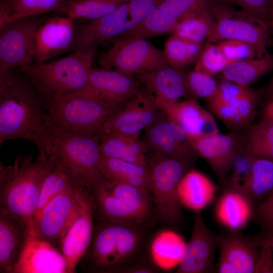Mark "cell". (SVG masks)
Segmentation results:
<instances>
[{
	"label": "cell",
	"instance_id": "8",
	"mask_svg": "<svg viewBox=\"0 0 273 273\" xmlns=\"http://www.w3.org/2000/svg\"><path fill=\"white\" fill-rule=\"evenodd\" d=\"M48 155L66 172L75 187L90 191L104 177L98 165L101 152L97 135L55 136Z\"/></svg>",
	"mask_w": 273,
	"mask_h": 273
},
{
	"label": "cell",
	"instance_id": "49",
	"mask_svg": "<svg viewBox=\"0 0 273 273\" xmlns=\"http://www.w3.org/2000/svg\"><path fill=\"white\" fill-rule=\"evenodd\" d=\"M265 93L269 101L273 100V76L265 88Z\"/></svg>",
	"mask_w": 273,
	"mask_h": 273
},
{
	"label": "cell",
	"instance_id": "43",
	"mask_svg": "<svg viewBox=\"0 0 273 273\" xmlns=\"http://www.w3.org/2000/svg\"><path fill=\"white\" fill-rule=\"evenodd\" d=\"M253 159L254 157L246 153L243 149L236 157L230 171V177L224 185L242 189L250 174Z\"/></svg>",
	"mask_w": 273,
	"mask_h": 273
},
{
	"label": "cell",
	"instance_id": "30",
	"mask_svg": "<svg viewBox=\"0 0 273 273\" xmlns=\"http://www.w3.org/2000/svg\"><path fill=\"white\" fill-rule=\"evenodd\" d=\"M140 137L119 134L102 135L98 138L101 154L147 167V150Z\"/></svg>",
	"mask_w": 273,
	"mask_h": 273
},
{
	"label": "cell",
	"instance_id": "50",
	"mask_svg": "<svg viewBox=\"0 0 273 273\" xmlns=\"http://www.w3.org/2000/svg\"><path fill=\"white\" fill-rule=\"evenodd\" d=\"M264 116L273 119V100L269 101L267 103L264 111Z\"/></svg>",
	"mask_w": 273,
	"mask_h": 273
},
{
	"label": "cell",
	"instance_id": "17",
	"mask_svg": "<svg viewBox=\"0 0 273 273\" xmlns=\"http://www.w3.org/2000/svg\"><path fill=\"white\" fill-rule=\"evenodd\" d=\"M75 188L79 214L61 243V252L66 261L69 273L74 271L88 249L94 232V211L90 192L83 187Z\"/></svg>",
	"mask_w": 273,
	"mask_h": 273
},
{
	"label": "cell",
	"instance_id": "33",
	"mask_svg": "<svg viewBox=\"0 0 273 273\" xmlns=\"http://www.w3.org/2000/svg\"><path fill=\"white\" fill-rule=\"evenodd\" d=\"M273 71V55L230 63L221 72V78L249 87Z\"/></svg>",
	"mask_w": 273,
	"mask_h": 273
},
{
	"label": "cell",
	"instance_id": "1",
	"mask_svg": "<svg viewBox=\"0 0 273 273\" xmlns=\"http://www.w3.org/2000/svg\"><path fill=\"white\" fill-rule=\"evenodd\" d=\"M0 73V145L21 139L46 155L53 137L48 127L50 103L22 71Z\"/></svg>",
	"mask_w": 273,
	"mask_h": 273
},
{
	"label": "cell",
	"instance_id": "5",
	"mask_svg": "<svg viewBox=\"0 0 273 273\" xmlns=\"http://www.w3.org/2000/svg\"><path fill=\"white\" fill-rule=\"evenodd\" d=\"M95 53L74 51L57 60L34 62L24 73L51 104L86 86Z\"/></svg>",
	"mask_w": 273,
	"mask_h": 273
},
{
	"label": "cell",
	"instance_id": "10",
	"mask_svg": "<svg viewBox=\"0 0 273 273\" xmlns=\"http://www.w3.org/2000/svg\"><path fill=\"white\" fill-rule=\"evenodd\" d=\"M216 94L206 100L210 112L231 131H242L252 124L256 114L258 95L221 78Z\"/></svg>",
	"mask_w": 273,
	"mask_h": 273
},
{
	"label": "cell",
	"instance_id": "39",
	"mask_svg": "<svg viewBox=\"0 0 273 273\" xmlns=\"http://www.w3.org/2000/svg\"><path fill=\"white\" fill-rule=\"evenodd\" d=\"M73 187L74 186L68 174L55 164L42 185L34 218L54 198Z\"/></svg>",
	"mask_w": 273,
	"mask_h": 273
},
{
	"label": "cell",
	"instance_id": "14",
	"mask_svg": "<svg viewBox=\"0 0 273 273\" xmlns=\"http://www.w3.org/2000/svg\"><path fill=\"white\" fill-rule=\"evenodd\" d=\"M146 90L133 75L116 69L93 68L86 86L63 98H82L121 103Z\"/></svg>",
	"mask_w": 273,
	"mask_h": 273
},
{
	"label": "cell",
	"instance_id": "44",
	"mask_svg": "<svg viewBox=\"0 0 273 273\" xmlns=\"http://www.w3.org/2000/svg\"><path fill=\"white\" fill-rule=\"evenodd\" d=\"M222 1L224 3L238 6L256 19L269 25L273 0Z\"/></svg>",
	"mask_w": 273,
	"mask_h": 273
},
{
	"label": "cell",
	"instance_id": "11",
	"mask_svg": "<svg viewBox=\"0 0 273 273\" xmlns=\"http://www.w3.org/2000/svg\"><path fill=\"white\" fill-rule=\"evenodd\" d=\"M112 41V47L99 57V64L102 68L134 75L169 66L163 51L145 39L115 38Z\"/></svg>",
	"mask_w": 273,
	"mask_h": 273
},
{
	"label": "cell",
	"instance_id": "3",
	"mask_svg": "<svg viewBox=\"0 0 273 273\" xmlns=\"http://www.w3.org/2000/svg\"><path fill=\"white\" fill-rule=\"evenodd\" d=\"M55 165L49 155H18L12 165L0 164L1 208L33 224L43 183Z\"/></svg>",
	"mask_w": 273,
	"mask_h": 273
},
{
	"label": "cell",
	"instance_id": "9",
	"mask_svg": "<svg viewBox=\"0 0 273 273\" xmlns=\"http://www.w3.org/2000/svg\"><path fill=\"white\" fill-rule=\"evenodd\" d=\"M233 6L219 3L212 7L214 22L206 42L240 40L254 47L260 57L264 56L269 53L267 50L270 40L268 25Z\"/></svg>",
	"mask_w": 273,
	"mask_h": 273
},
{
	"label": "cell",
	"instance_id": "13",
	"mask_svg": "<svg viewBox=\"0 0 273 273\" xmlns=\"http://www.w3.org/2000/svg\"><path fill=\"white\" fill-rule=\"evenodd\" d=\"M165 114L157 106L154 96L147 89L143 94L126 100L105 123L98 138L108 134L140 135Z\"/></svg>",
	"mask_w": 273,
	"mask_h": 273
},
{
	"label": "cell",
	"instance_id": "52",
	"mask_svg": "<svg viewBox=\"0 0 273 273\" xmlns=\"http://www.w3.org/2000/svg\"><path fill=\"white\" fill-rule=\"evenodd\" d=\"M268 26H269L270 33H271L273 36V3H272V10H271V13L270 20Z\"/></svg>",
	"mask_w": 273,
	"mask_h": 273
},
{
	"label": "cell",
	"instance_id": "20",
	"mask_svg": "<svg viewBox=\"0 0 273 273\" xmlns=\"http://www.w3.org/2000/svg\"><path fill=\"white\" fill-rule=\"evenodd\" d=\"M219 236L206 225L200 212H194L190 240L186 246L176 273L213 272Z\"/></svg>",
	"mask_w": 273,
	"mask_h": 273
},
{
	"label": "cell",
	"instance_id": "18",
	"mask_svg": "<svg viewBox=\"0 0 273 273\" xmlns=\"http://www.w3.org/2000/svg\"><path fill=\"white\" fill-rule=\"evenodd\" d=\"M240 131H231L226 134L219 132L206 136L188 135L196 153L205 160L223 184L236 157L244 149Z\"/></svg>",
	"mask_w": 273,
	"mask_h": 273
},
{
	"label": "cell",
	"instance_id": "16",
	"mask_svg": "<svg viewBox=\"0 0 273 273\" xmlns=\"http://www.w3.org/2000/svg\"><path fill=\"white\" fill-rule=\"evenodd\" d=\"M75 187L51 200L33 220L32 228L41 238L54 245L60 244L78 215Z\"/></svg>",
	"mask_w": 273,
	"mask_h": 273
},
{
	"label": "cell",
	"instance_id": "48",
	"mask_svg": "<svg viewBox=\"0 0 273 273\" xmlns=\"http://www.w3.org/2000/svg\"><path fill=\"white\" fill-rule=\"evenodd\" d=\"M160 270L147 254L142 258L124 269L122 273H158Z\"/></svg>",
	"mask_w": 273,
	"mask_h": 273
},
{
	"label": "cell",
	"instance_id": "6",
	"mask_svg": "<svg viewBox=\"0 0 273 273\" xmlns=\"http://www.w3.org/2000/svg\"><path fill=\"white\" fill-rule=\"evenodd\" d=\"M125 102L114 103L82 98L54 101L49 108V130L53 138L96 136Z\"/></svg>",
	"mask_w": 273,
	"mask_h": 273
},
{
	"label": "cell",
	"instance_id": "40",
	"mask_svg": "<svg viewBox=\"0 0 273 273\" xmlns=\"http://www.w3.org/2000/svg\"><path fill=\"white\" fill-rule=\"evenodd\" d=\"M230 63L215 43L205 42L194 70L213 76L221 73Z\"/></svg>",
	"mask_w": 273,
	"mask_h": 273
},
{
	"label": "cell",
	"instance_id": "28",
	"mask_svg": "<svg viewBox=\"0 0 273 273\" xmlns=\"http://www.w3.org/2000/svg\"><path fill=\"white\" fill-rule=\"evenodd\" d=\"M29 228L20 217L0 208V272L12 273L25 244Z\"/></svg>",
	"mask_w": 273,
	"mask_h": 273
},
{
	"label": "cell",
	"instance_id": "45",
	"mask_svg": "<svg viewBox=\"0 0 273 273\" xmlns=\"http://www.w3.org/2000/svg\"><path fill=\"white\" fill-rule=\"evenodd\" d=\"M165 0H131L128 3L130 19L135 25L145 21Z\"/></svg>",
	"mask_w": 273,
	"mask_h": 273
},
{
	"label": "cell",
	"instance_id": "32",
	"mask_svg": "<svg viewBox=\"0 0 273 273\" xmlns=\"http://www.w3.org/2000/svg\"><path fill=\"white\" fill-rule=\"evenodd\" d=\"M69 0H1L0 27L12 22L56 11Z\"/></svg>",
	"mask_w": 273,
	"mask_h": 273
},
{
	"label": "cell",
	"instance_id": "29",
	"mask_svg": "<svg viewBox=\"0 0 273 273\" xmlns=\"http://www.w3.org/2000/svg\"><path fill=\"white\" fill-rule=\"evenodd\" d=\"M217 190L210 178L193 168L185 173L178 186L183 206L194 212H200L213 202Z\"/></svg>",
	"mask_w": 273,
	"mask_h": 273
},
{
	"label": "cell",
	"instance_id": "51",
	"mask_svg": "<svg viewBox=\"0 0 273 273\" xmlns=\"http://www.w3.org/2000/svg\"><path fill=\"white\" fill-rule=\"evenodd\" d=\"M265 234L267 237L269 243L270 244V246L272 249V253H273V231L272 232H265Z\"/></svg>",
	"mask_w": 273,
	"mask_h": 273
},
{
	"label": "cell",
	"instance_id": "21",
	"mask_svg": "<svg viewBox=\"0 0 273 273\" xmlns=\"http://www.w3.org/2000/svg\"><path fill=\"white\" fill-rule=\"evenodd\" d=\"M134 26L129 15L128 3L124 4L113 12L82 27L75 33L69 50L96 52L99 45L119 37Z\"/></svg>",
	"mask_w": 273,
	"mask_h": 273
},
{
	"label": "cell",
	"instance_id": "25",
	"mask_svg": "<svg viewBox=\"0 0 273 273\" xmlns=\"http://www.w3.org/2000/svg\"><path fill=\"white\" fill-rule=\"evenodd\" d=\"M74 20L63 15L43 22L36 34L34 62L49 61L64 51L69 50L75 35Z\"/></svg>",
	"mask_w": 273,
	"mask_h": 273
},
{
	"label": "cell",
	"instance_id": "42",
	"mask_svg": "<svg viewBox=\"0 0 273 273\" xmlns=\"http://www.w3.org/2000/svg\"><path fill=\"white\" fill-rule=\"evenodd\" d=\"M231 62L261 58L251 44L237 39H226L215 43Z\"/></svg>",
	"mask_w": 273,
	"mask_h": 273
},
{
	"label": "cell",
	"instance_id": "26",
	"mask_svg": "<svg viewBox=\"0 0 273 273\" xmlns=\"http://www.w3.org/2000/svg\"><path fill=\"white\" fill-rule=\"evenodd\" d=\"M256 205L241 189L224 185L214 205L217 222L231 232H238L255 216Z\"/></svg>",
	"mask_w": 273,
	"mask_h": 273
},
{
	"label": "cell",
	"instance_id": "23",
	"mask_svg": "<svg viewBox=\"0 0 273 273\" xmlns=\"http://www.w3.org/2000/svg\"><path fill=\"white\" fill-rule=\"evenodd\" d=\"M219 236L218 273H255L260 254V237L250 239L238 232Z\"/></svg>",
	"mask_w": 273,
	"mask_h": 273
},
{
	"label": "cell",
	"instance_id": "27",
	"mask_svg": "<svg viewBox=\"0 0 273 273\" xmlns=\"http://www.w3.org/2000/svg\"><path fill=\"white\" fill-rule=\"evenodd\" d=\"M165 114L189 136H206L220 132L213 114L192 99L178 101Z\"/></svg>",
	"mask_w": 273,
	"mask_h": 273
},
{
	"label": "cell",
	"instance_id": "19",
	"mask_svg": "<svg viewBox=\"0 0 273 273\" xmlns=\"http://www.w3.org/2000/svg\"><path fill=\"white\" fill-rule=\"evenodd\" d=\"M144 138L147 152L159 153L192 167L199 157L187 133L166 115L146 129Z\"/></svg>",
	"mask_w": 273,
	"mask_h": 273
},
{
	"label": "cell",
	"instance_id": "36",
	"mask_svg": "<svg viewBox=\"0 0 273 273\" xmlns=\"http://www.w3.org/2000/svg\"><path fill=\"white\" fill-rule=\"evenodd\" d=\"M212 7L186 16L175 26L171 34L198 44L206 42L214 22Z\"/></svg>",
	"mask_w": 273,
	"mask_h": 273
},
{
	"label": "cell",
	"instance_id": "41",
	"mask_svg": "<svg viewBox=\"0 0 273 273\" xmlns=\"http://www.w3.org/2000/svg\"><path fill=\"white\" fill-rule=\"evenodd\" d=\"M188 96L190 99L206 100L217 92L218 84L212 76L193 70L186 72Z\"/></svg>",
	"mask_w": 273,
	"mask_h": 273
},
{
	"label": "cell",
	"instance_id": "37",
	"mask_svg": "<svg viewBox=\"0 0 273 273\" xmlns=\"http://www.w3.org/2000/svg\"><path fill=\"white\" fill-rule=\"evenodd\" d=\"M131 0H69L56 12L76 19L95 20Z\"/></svg>",
	"mask_w": 273,
	"mask_h": 273
},
{
	"label": "cell",
	"instance_id": "31",
	"mask_svg": "<svg viewBox=\"0 0 273 273\" xmlns=\"http://www.w3.org/2000/svg\"><path fill=\"white\" fill-rule=\"evenodd\" d=\"M98 165L105 178L130 184L150 192V177L147 167L101 154Z\"/></svg>",
	"mask_w": 273,
	"mask_h": 273
},
{
	"label": "cell",
	"instance_id": "47",
	"mask_svg": "<svg viewBox=\"0 0 273 273\" xmlns=\"http://www.w3.org/2000/svg\"><path fill=\"white\" fill-rule=\"evenodd\" d=\"M272 255L269 241L265 234L260 237V254L255 273H273Z\"/></svg>",
	"mask_w": 273,
	"mask_h": 273
},
{
	"label": "cell",
	"instance_id": "38",
	"mask_svg": "<svg viewBox=\"0 0 273 273\" xmlns=\"http://www.w3.org/2000/svg\"><path fill=\"white\" fill-rule=\"evenodd\" d=\"M204 44L196 43L171 35L165 42L163 53L169 66L184 71L195 64Z\"/></svg>",
	"mask_w": 273,
	"mask_h": 273
},
{
	"label": "cell",
	"instance_id": "7",
	"mask_svg": "<svg viewBox=\"0 0 273 273\" xmlns=\"http://www.w3.org/2000/svg\"><path fill=\"white\" fill-rule=\"evenodd\" d=\"M146 165L157 221L168 226L180 224L184 214L178 186L183 176L193 167L156 152L146 154Z\"/></svg>",
	"mask_w": 273,
	"mask_h": 273
},
{
	"label": "cell",
	"instance_id": "2",
	"mask_svg": "<svg viewBox=\"0 0 273 273\" xmlns=\"http://www.w3.org/2000/svg\"><path fill=\"white\" fill-rule=\"evenodd\" d=\"M152 227L100 220L84 254L88 269L122 273L148 254Z\"/></svg>",
	"mask_w": 273,
	"mask_h": 273
},
{
	"label": "cell",
	"instance_id": "22",
	"mask_svg": "<svg viewBox=\"0 0 273 273\" xmlns=\"http://www.w3.org/2000/svg\"><path fill=\"white\" fill-rule=\"evenodd\" d=\"M69 273L66 261L51 243L29 227L24 248L12 273Z\"/></svg>",
	"mask_w": 273,
	"mask_h": 273
},
{
	"label": "cell",
	"instance_id": "24",
	"mask_svg": "<svg viewBox=\"0 0 273 273\" xmlns=\"http://www.w3.org/2000/svg\"><path fill=\"white\" fill-rule=\"evenodd\" d=\"M154 97L164 114L173 104L188 95L186 72L168 66L158 70L133 75Z\"/></svg>",
	"mask_w": 273,
	"mask_h": 273
},
{
	"label": "cell",
	"instance_id": "46",
	"mask_svg": "<svg viewBox=\"0 0 273 273\" xmlns=\"http://www.w3.org/2000/svg\"><path fill=\"white\" fill-rule=\"evenodd\" d=\"M255 216L265 232L273 231V192L256 206Z\"/></svg>",
	"mask_w": 273,
	"mask_h": 273
},
{
	"label": "cell",
	"instance_id": "4",
	"mask_svg": "<svg viewBox=\"0 0 273 273\" xmlns=\"http://www.w3.org/2000/svg\"><path fill=\"white\" fill-rule=\"evenodd\" d=\"M89 192L100 220L150 226L157 220L148 191L104 177Z\"/></svg>",
	"mask_w": 273,
	"mask_h": 273
},
{
	"label": "cell",
	"instance_id": "15",
	"mask_svg": "<svg viewBox=\"0 0 273 273\" xmlns=\"http://www.w3.org/2000/svg\"><path fill=\"white\" fill-rule=\"evenodd\" d=\"M223 3L222 0H165L148 18L116 38L146 39L171 34L176 24L189 14Z\"/></svg>",
	"mask_w": 273,
	"mask_h": 273
},
{
	"label": "cell",
	"instance_id": "35",
	"mask_svg": "<svg viewBox=\"0 0 273 273\" xmlns=\"http://www.w3.org/2000/svg\"><path fill=\"white\" fill-rule=\"evenodd\" d=\"M242 190L256 205L271 194L273 192V160L254 157L250 174Z\"/></svg>",
	"mask_w": 273,
	"mask_h": 273
},
{
	"label": "cell",
	"instance_id": "34",
	"mask_svg": "<svg viewBox=\"0 0 273 273\" xmlns=\"http://www.w3.org/2000/svg\"><path fill=\"white\" fill-rule=\"evenodd\" d=\"M242 143L245 152L254 157L273 160V119L264 116L258 122L243 130Z\"/></svg>",
	"mask_w": 273,
	"mask_h": 273
},
{
	"label": "cell",
	"instance_id": "12",
	"mask_svg": "<svg viewBox=\"0 0 273 273\" xmlns=\"http://www.w3.org/2000/svg\"><path fill=\"white\" fill-rule=\"evenodd\" d=\"M42 23L34 16L0 27V73L16 67L28 70L35 61V37Z\"/></svg>",
	"mask_w": 273,
	"mask_h": 273
}]
</instances>
